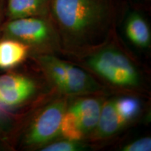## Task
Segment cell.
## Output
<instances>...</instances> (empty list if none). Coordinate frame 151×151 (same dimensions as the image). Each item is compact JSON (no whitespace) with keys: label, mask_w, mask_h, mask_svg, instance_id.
<instances>
[{"label":"cell","mask_w":151,"mask_h":151,"mask_svg":"<svg viewBox=\"0 0 151 151\" xmlns=\"http://www.w3.org/2000/svg\"><path fill=\"white\" fill-rule=\"evenodd\" d=\"M49 7L65 48L84 50L101 44L106 8L101 0H50Z\"/></svg>","instance_id":"cell-1"},{"label":"cell","mask_w":151,"mask_h":151,"mask_svg":"<svg viewBox=\"0 0 151 151\" xmlns=\"http://www.w3.org/2000/svg\"><path fill=\"white\" fill-rule=\"evenodd\" d=\"M36 59L47 78L62 93L83 95L103 90L86 71L51 54L39 55Z\"/></svg>","instance_id":"cell-2"},{"label":"cell","mask_w":151,"mask_h":151,"mask_svg":"<svg viewBox=\"0 0 151 151\" xmlns=\"http://www.w3.org/2000/svg\"><path fill=\"white\" fill-rule=\"evenodd\" d=\"M87 66L109 83L124 88L140 86L141 76L132 60L115 47L99 48L88 56Z\"/></svg>","instance_id":"cell-3"},{"label":"cell","mask_w":151,"mask_h":151,"mask_svg":"<svg viewBox=\"0 0 151 151\" xmlns=\"http://www.w3.org/2000/svg\"><path fill=\"white\" fill-rule=\"evenodd\" d=\"M1 38H10L24 43L30 50L50 52L61 48L59 35L47 20L40 17H27L4 22Z\"/></svg>","instance_id":"cell-4"},{"label":"cell","mask_w":151,"mask_h":151,"mask_svg":"<svg viewBox=\"0 0 151 151\" xmlns=\"http://www.w3.org/2000/svg\"><path fill=\"white\" fill-rule=\"evenodd\" d=\"M68 108L67 100L57 99L45 107L34 118L23 137V143L37 148L53 140L60 133V125Z\"/></svg>","instance_id":"cell-5"},{"label":"cell","mask_w":151,"mask_h":151,"mask_svg":"<svg viewBox=\"0 0 151 151\" xmlns=\"http://www.w3.org/2000/svg\"><path fill=\"white\" fill-rule=\"evenodd\" d=\"M37 91L35 81L26 76L9 73L0 76V110L20 106Z\"/></svg>","instance_id":"cell-6"},{"label":"cell","mask_w":151,"mask_h":151,"mask_svg":"<svg viewBox=\"0 0 151 151\" xmlns=\"http://www.w3.org/2000/svg\"><path fill=\"white\" fill-rule=\"evenodd\" d=\"M104 102L95 97L81 98L69 108L76 113L84 136L94 131L97 127Z\"/></svg>","instance_id":"cell-7"},{"label":"cell","mask_w":151,"mask_h":151,"mask_svg":"<svg viewBox=\"0 0 151 151\" xmlns=\"http://www.w3.org/2000/svg\"><path fill=\"white\" fill-rule=\"evenodd\" d=\"M127 124L116 110L115 99L104 102L97 125L94 129L97 139H104L114 135Z\"/></svg>","instance_id":"cell-8"},{"label":"cell","mask_w":151,"mask_h":151,"mask_svg":"<svg viewBox=\"0 0 151 151\" xmlns=\"http://www.w3.org/2000/svg\"><path fill=\"white\" fill-rule=\"evenodd\" d=\"M30 52L27 45L10 38H0V69H10L20 65Z\"/></svg>","instance_id":"cell-9"},{"label":"cell","mask_w":151,"mask_h":151,"mask_svg":"<svg viewBox=\"0 0 151 151\" xmlns=\"http://www.w3.org/2000/svg\"><path fill=\"white\" fill-rule=\"evenodd\" d=\"M50 0H6V16L8 20L41 17L46 14Z\"/></svg>","instance_id":"cell-10"},{"label":"cell","mask_w":151,"mask_h":151,"mask_svg":"<svg viewBox=\"0 0 151 151\" xmlns=\"http://www.w3.org/2000/svg\"><path fill=\"white\" fill-rule=\"evenodd\" d=\"M125 32L130 41L138 47L147 48L150 43V32L146 20L138 14H134L127 20Z\"/></svg>","instance_id":"cell-11"},{"label":"cell","mask_w":151,"mask_h":151,"mask_svg":"<svg viewBox=\"0 0 151 151\" xmlns=\"http://www.w3.org/2000/svg\"><path fill=\"white\" fill-rule=\"evenodd\" d=\"M60 133L66 139L78 141L84 137L76 113L68 107L62 118Z\"/></svg>","instance_id":"cell-12"},{"label":"cell","mask_w":151,"mask_h":151,"mask_svg":"<svg viewBox=\"0 0 151 151\" xmlns=\"http://www.w3.org/2000/svg\"><path fill=\"white\" fill-rule=\"evenodd\" d=\"M115 103L118 114L126 123L135 118L140 110V104L136 98H120L115 99Z\"/></svg>","instance_id":"cell-13"},{"label":"cell","mask_w":151,"mask_h":151,"mask_svg":"<svg viewBox=\"0 0 151 151\" xmlns=\"http://www.w3.org/2000/svg\"><path fill=\"white\" fill-rule=\"evenodd\" d=\"M83 146L78 141L65 139L57 142L46 144L43 147V151H76L80 150Z\"/></svg>","instance_id":"cell-14"},{"label":"cell","mask_w":151,"mask_h":151,"mask_svg":"<svg viewBox=\"0 0 151 151\" xmlns=\"http://www.w3.org/2000/svg\"><path fill=\"white\" fill-rule=\"evenodd\" d=\"M14 129V123L11 119L0 110V141H5L10 139Z\"/></svg>","instance_id":"cell-15"},{"label":"cell","mask_w":151,"mask_h":151,"mask_svg":"<svg viewBox=\"0 0 151 151\" xmlns=\"http://www.w3.org/2000/svg\"><path fill=\"white\" fill-rule=\"evenodd\" d=\"M122 150L124 151H148L151 150V139L144 137L138 139L125 146Z\"/></svg>","instance_id":"cell-16"},{"label":"cell","mask_w":151,"mask_h":151,"mask_svg":"<svg viewBox=\"0 0 151 151\" xmlns=\"http://www.w3.org/2000/svg\"><path fill=\"white\" fill-rule=\"evenodd\" d=\"M6 0H0V38H1V29L4 24V16L6 15Z\"/></svg>","instance_id":"cell-17"}]
</instances>
